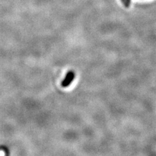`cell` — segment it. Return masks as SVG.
<instances>
[{
	"label": "cell",
	"mask_w": 156,
	"mask_h": 156,
	"mask_svg": "<svg viewBox=\"0 0 156 156\" xmlns=\"http://www.w3.org/2000/svg\"><path fill=\"white\" fill-rule=\"evenodd\" d=\"M73 78H74V74H73L72 72H69V74L67 75L65 80L63 81L62 85L63 86H67L68 85H69L70 81L73 80Z\"/></svg>",
	"instance_id": "cell-1"
},
{
	"label": "cell",
	"mask_w": 156,
	"mask_h": 156,
	"mask_svg": "<svg viewBox=\"0 0 156 156\" xmlns=\"http://www.w3.org/2000/svg\"><path fill=\"white\" fill-rule=\"evenodd\" d=\"M5 154L3 150H0V156H5Z\"/></svg>",
	"instance_id": "cell-2"
}]
</instances>
